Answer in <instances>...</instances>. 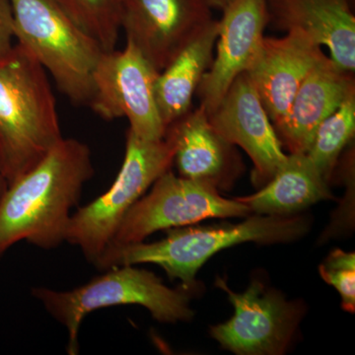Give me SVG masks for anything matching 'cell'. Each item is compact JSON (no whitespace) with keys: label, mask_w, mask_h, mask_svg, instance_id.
Returning <instances> with one entry per match:
<instances>
[{"label":"cell","mask_w":355,"mask_h":355,"mask_svg":"<svg viewBox=\"0 0 355 355\" xmlns=\"http://www.w3.org/2000/svg\"><path fill=\"white\" fill-rule=\"evenodd\" d=\"M93 175L87 144L64 137L38 164L9 184L0 198V260L21 241L44 250L65 242L70 212Z\"/></svg>","instance_id":"cell-1"},{"label":"cell","mask_w":355,"mask_h":355,"mask_svg":"<svg viewBox=\"0 0 355 355\" xmlns=\"http://www.w3.org/2000/svg\"><path fill=\"white\" fill-rule=\"evenodd\" d=\"M64 137L48 74L16 43L0 58V172L11 184Z\"/></svg>","instance_id":"cell-2"},{"label":"cell","mask_w":355,"mask_h":355,"mask_svg":"<svg viewBox=\"0 0 355 355\" xmlns=\"http://www.w3.org/2000/svg\"><path fill=\"white\" fill-rule=\"evenodd\" d=\"M309 221L303 216L257 214L238 224L184 226L168 229L157 242L109 245L94 266L101 270L114 266L154 263L183 286L195 284L205 261L221 250L246 242L275 244L295 241L307 232Z\"/></svg>","instance_id":"cell-3"},{"label":"cell","mask_w":355,"mask_h":355,"mask_svg":"<svg viewBox=\"0 0 355 355\" xmlns=\"http://www.w3.org/2000/svg\"><path fill=\"white\" fill-rule=\"evenodd\" d=\"M188 288H170L154 273L133 266H114L71 291L32 288L33 297L69 331L67 352L78 354V334L84 318L93 311L121 305H139L160 323L191 321Z\"/></svg>","instance_id":"cell-4"},{"label":"cell","mask_w":355,"mask_h":355,"mask_svg":"<svg viewBox=\"0 0 355 355\" xmlns=\"http://www.w3.org/2000/svg\"><path fill=\"white\" fill-rule=\"evenodd\" d=\"M14 36L53 77L58 89L79 105H88L93 76L104 53L58 0H11Z\"/></svg>","instance_id":"cell-5"},{"label":"cell","mask_w":355,"mask_h":355,"mask_svg":"<svg viewBox=\"0 0 355 355\" xmlns=\"http://www.w3.org/2000/svg\"><path fill=\"white\" fill-rule=\"evenodd\" d=\"M173 163L174 148L169 140L140 139L128 130L118 176L106 193L71 214L65 242L78 247L94 265L130 207L171 169Z\"/></svg>","instance_id":"cell-6"},{"label":"cell","mask_w":355,"mask_h":355,"mask_svg":"<svg viewBox=\"0 0 355 355\" xmlns=\"http://www.w3.org/2000/svg\"><path fill=\"white\" fill-rule=\"evenodd\" d=\"M251 214L245 203L221 197L214 187L176 176L170 169L130 207L110 245L142 242L156 231L193 225L205 219Z\"/></svg>","instance_id":"cell-7"},{"label":"cell","mask_w":355,"mask_h":355,"mask_svg":"<svg viewBox=\"0 0 355 355\" xmlns=\"http://www.w3.org/2000/svg\"><path fill=\"white\" fill-rule=\"evenodd\" d=\"M158 74L130 42L123 50L104 51L93 76L88 106L104 120L127 118L128 130L140 139H164L167 128L155 96Z\"/></svg>","instance_id":"cell-8"},{"label":"cell","mask_w":355,"mask_h":355,"mask_svg":"<svg viewBox=\"0 0 355 355\" xmlns=\"http://www.w3.org/2000/svg\"><path fill=\"white\" fill-rule=\"evenodd\" d=\"M216 286L227 293L235 312L229 321L211 327L210 336L236 354H284L304 316V306L259 280L242 293L231 291L221 279Z\"/></svg>","instance_id":"cell-9"},{"label":"cell","mask_w":355,"mask_h":355,"mask_svg":"<svg viewBox=\"0 0 355 355\" xmlns=\"http://www.w3.org/2000/svg\"><path fill=\"white\" fill-rule=\"evenodd\" d=\"M207 0H121V29L159 72L211 22Z\"/></svg>","instance_id":"cell-10"},{"label":"cell","mask_w":355,"mask_h":355,"mask_svg":"<svg viewBox=\"0 0 355 355\" xmlns=\"http://www.w3.org/2000/svg\"><path fill=\"white\" fill-rule=\"evenodd\" d=\"M212 127L233 146H241L254 164L252 181L261 188L286 162L287 154L247 72L207 114Z\"/></svg>","instance_id":"cell-11"},{"label":"cell","mask_w":355,"mask_h":355,"mask_svg":"<svg viewBox=\"0 0 355 355\" xmlns=\"http://www.w3.org/2000/svg\"><path fill=\"white\" fill-rule=\"evenodd\" d=\"M222 11L216 57L197 91L200 106L207 114L218 106L235 79L251 69L270 19L268 0H232Z\"/></svg>","instance_id":"cell-12"},{"label":"cell","mask_w":355,"mask_h":355,"mask_svg":"<svg viewBox=\"0 0 355 355\" xmlns=\"http://www.w3.org/2000/svg\"><path fill=\"white\" fill-rule=\"evenodd\" d=\"M324 55L322 46L299 30H289L282 38H263L247 74L273 127L284 120L301 84Z\"/></svg>","instance_id":"cell-13"},{"label":"cell","mask_w":355,"mask_h":355,"mask_svg":"<svg viewBox=\"0 0 355 355\" xmlns=\"http://www.w3.org/2000/svg\"><path fill=\"white\" fill-rule=\"evenodd\" d=\"M164 137L174 148V163L181 177L227 190L241 175L239 154L212 127L202 107L171 123Z\"/></svg>","instance_id":"cell-14"},{"label":"cell","mask_w":355,"mask_h":355,"mask_svg":"<svg viewBox=\"0 0 355 355\" xmlns=\"http://www.w3.org/2000/svg\"><path fill=\"white\" fill-rule=\"evenodd\" d=\"M352 76L327 55L311 69L286 116L275 127L289 154L307 153L320 125L355 90Z\"/></svg>","instance_id":"cell-15"},{"label":"cell","mask_w":355,"mask_h":355,"mask_svg":"<svg viewBox=\"0 0 355 355\" xmlns=\"http://www.w3.org/2000/svg\"><path fill=\"white\" fill-rule=\"evenodd\" d=\"M282 29L299 30L349 73L355 69V17L352 0H268Z\"/></svg>","instance_id":"cell-16"},{"label":"cell","mask_w":355,"mask_h":355,"mask_svg":"<svg viewBox=\"0 0 355 355\" xmlns=\"http://www.w3.org/2000/svg\"><path fill=\"white\" fill-rule=\"evenodd\" d=\"M218 21L212 20L159 72L156 102L166 128L191 110L193 95L214 60Z\"/></svg>","instance_id":"cell-17"},{"label":"cell","mask_w":355,"mask_h":355,"mask_svg":"<svg viewBox=\"0 0 355 355\" xmlns=\"http://www.w3.org/2000/svg\"><path fill=\"white\" fill-rule=\"evenodd\" d=\"M331 198L328 180L309 156L292 153L260 191L236 200L245 203L257 214L292 216Z\"/></svg>","instance_id":"cell-18"},{"label":"cell","mask_w":355,"mask_h":355,"mask_svg":"<svg viewBox=\"0 0 355 355\" xmlns=\"http://www.w3.org/2000/svg\"><path fill=\"white\" fill-rule=\"evenodd\" d=\"M355 133V90L318 128L307 155L328 181Z\"/></svg>","instance_id":"cell-19"},{"label":"cell","mask_w":355,"mask_h":355,"mask_svg":"<svg viewBox=\"0 0 355 355\" xmlns=\"http://www.w3.org/2000/svg\"><path fill=\"white\" fill-rule=\"evenodd\" d=\"M72 16L105 51L116 50L121 0H69Z\"/></svg>","instance_id":"cell-20"},{"label":"cell","mask_w":355,"mask_h":355,"mask_svg":"<svg viewBox=\"0 0 355 355\" xmlns=\"http://www.w3.org/2000/svg\"><path fill=\"white\" fill-rule=\"evenodd\" d=\"M322 279L335 287L342 298L343 309L355 311V254L334 250L319 266Z\"/></svg>","instance_id":"cell-21"},{"label":"cell","mask_w":355,"mask_h":355,"mask_svg":"<svg viewBox=\"0 0 355 355\" xmlns=\"http://www.w3.org/2000/svg\"><path fill=\"white\" fill-rule=\"evenodd\" d=\"M14 21L11 0H0V58L6 57L14 46Z\"/></svg>","instance_id":"cell-22"},{"label":"cell","mask_w":355,"mask_h":355,"mask_svg":"<svg viewBox=\"0 0 355 355\" xmlns=\"http://www.w3.org/2000/svg\"><path fill=\"white\" fill-rule=\"evenodd\" d=\"M207 1H209L210 6L216 7V8L221 9L222 10V9L227 6L232 0H207Z\"/></svg>","instance_id":"cell-23"},{"label":"cell","mask_w":355,"mask_h":355,"mask_svg":"<svg viewBox=\"0 0 355 355\" xmlns=\"http://www.w3.org/2000/svg\"><path fill=\"white\" fill-rule=\"evenodd\" d=\"M7 186H8V184H7L6 178H4L3 175L0 172V198L3 196L4 191H6Z\"/></svg>","instance_id":"cell-24"},{"label":"cell","mask_w":355,"mask_h":355,"mask_svg":"<svg viewBox=\"0 0 355 355\" xmlns=\"http://www.w3.org/2000/svg\"><path fill=\"white\" fill-rule=\"evenodd\" d=\"M58 1L60 2V3L64 7L65 10H67V12H69L70 15L72 16L71 7H70L69 0H58ZM72 17H73V16H72Z\"/></svg>","instance_id":"cell-25"}]
</instances>
